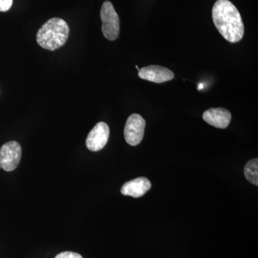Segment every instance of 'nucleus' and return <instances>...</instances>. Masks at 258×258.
<instances>
[{
    "mask_svg": "<svg viewBox=\"0 0 258 258\" xmlns=\"http://www.w3.org/2000/svg\"><path fill=\"white\" fill-rule=\"evenodd\" d=\"M212 20L222 37L230 42H240L244 36L242 17L229 0H217L212 8Z\"/></svg>",
    "mask_w": 258,
    "mask_h": 258,
    "instance_id": "f257e3e1",
    "label": "nucleus"
},
{
    "mask_svg": "<svg viewBox=\"0 0 258 258\" xmlns=\"http://www.w3.org/2000/svg\"><path fill=\"white\" fill-rule=\"evenodd\" d=\"M69 25L62 19L54 18L44 24L37 33V42L42 48L54 51L63 46L69 39Z\"/></svg>",
    "mask_w": 258,
    "mask_h": 258,
    "instance_id": "f03ea898",
    "label": "nucleus"
},
{
    "mask_svg": "<svg viewBox=\"0 0 258 258\" xmlns=\"http://www.w3.org/2000/svg\"><path fill=\"white\" fill-rule=\"evenodd\" d=\"M100 15L103 36L111 41L116 40L119 35L120 20L111 2L103 3Z\"/></svg>",
    "mask_w": 258,
    "mask_h": 258,
    "instance_id": "7ed1b4c3",
    "label": "nucleus"
},
{
    "mask_svg": "<svg viewBox=\"0 0 258 258\" xmlns=\"http://www.w3.org/2000/svg\"><path fill=\"white\" fill-rule=\"evenodd\" d=\"M22 157V148L18 142L5 143L0 148V166L6 171L15 170L20 164Z\"/></svg>",
    "mask_w": 258,
    "mask_h": 258,
    "instance_id": "20e7f679",
    "label": "nucleus"
},
{
    "mask_svg": "<svg viewBox=\"0 0 258 258\" xmlns=\"http://www.w3.org/2000/svg\"><path fill=\"white\" fill-rule=\"evenodd\" d=\"M146 121L143 117L134 113L128 117L124 128L125 142L131 146H137L144 138Z\"/></svg>",
    "mask_w": 258,
    "mask_h": 258,
    "instance_id": "39448f33",
    "label": "nucleus"
},
{
    "mask_svg": "<svg viewBox=\"0 0 258 258\" xmlns=\"http://www.w3.org/2000/svg\"><path fill=\"white\" fill-rule=\"evenodd\" d=\"M110 129L105 122L97 123L88 134L86 147L90 151L98 152L105 147L109 139Z\"/></svg>",
    "mask_w": 258,
    "mask_h": 258,
    "instance_id": "423d86ee",
    "label": "nucleus"
},
{
    "mask_svg": "<svg viewBox=\"0 0 258 258\" xmlns=\"http://www.w3.org/2000/svg\"><path fill=\"white\" fill-rule=\"evenodd\" d=\"M139 76L146 81L161 83L171 81L174 78V74L172 71L165 67L149 66L139 70Z\"/></svg>",
    "mask_w": 258,
    "mask_h": 258,
    "instance_id": "0eeeda50",
    "label": "nucleus"
},
{
    "mask_svg": "<svg viewBox=\"0 0 258 258\" xmlns=\"http://www.w3.org/2000/svg\"><path fill=\"white\" fill-rule=\"evenodd\" d=\"M204 120L212 126L226 128L230 124L232 115L228 110L223 108H210L204 112Z\"/></svg>",
    "mask_w": 258,
    "mask_h": 258,
    "instance_id": "6e6552de",
    "label": "nucleus"
},
{
    "mask_svg": "<svg viewBox=\"0 0 258 258\" xmlns=\"http://www.w3.org/2000/svg\"><path fill=\"white\" fill-rule=\"evenodd\" d=\"M152 187L150 181L146 177H139L127 181L120 189L122 195L125 196L139 198L144 196Z\"/></svg>",
    "mask_w": 258,
    "mask_h": 258,
    "instance_id": "1a4fd4ad",
    "label": "nucleus"
},
{
    "mask_svg": "<svg viewBox=\"0 0 258 258\" xmlns=\"http://www.w3.org/2000/svg\"><path fill=\"white\" fill-rule=\"evenodd\" d=\"M244 175L246 179L252 184L258 186V159L249 160L244 166Z\"/></svg>",
    "mask_w": 258,
    "mask_h": 258,
    "instance_id": "9d476101",
    "label": "nucleus"
},
{
    "mask_svg": "<svg viewBox=\"0 0 258 258\" xmlns=\"http://www.w3.org/2000/svg\"><path fill=\"white\" fill-rule=\"evenodd\" d=\"M55 258H83V257L77 252L66 251V252H60V253L57 254Z\"/></svg>",
    "mask_w": 258,
    "mask_h": 258,
    "instance_id": "9b49d317",
    "label": "nucleus"
},
{
    "mask_svg": "<svg viewBox=\"0 0 258 258\" xmlns=\"http://www.w3.org/2000/svg\"><path fill=\"white\" fill-rule=\"evenodd\" d=\"M13 0H0V12H7L11 8Z\"/></svg>",
    "mask_w": 258,
    "mask_h": 258,
    "instance_id": "f8f14e48",
    "label": "nucleus"
},
{
    "mask_svg": "<svg viewBox=\"0 0 258 258\" xmlns=\"http://www.w3.org/2000/svg\"><path fill=\"white\" fill-rule=\"evenodd\" d=\"M198 88V90L203 89V83H200V86H199V87Z\"/></svg>",
    "mask_w": 258,
    "mask_h": 258,
    "instance_id": "ddd939ff",
    "label": "nucleus"
},
{
    "mask_svg": "<svg viewBox=\"0 0 258 258\" xmlns=\"http://www.w3.org/2000/svg\"><path fill=\"white\" fill-rule=\"evenodd\" d=\"M0 169H2L1 166H0Z\"/></svg>",
    "mask_w": 258,
    "mask_h": 258,
    "instance_id": "4468645a",
    "label": "nucleus"
}]
</instances>
